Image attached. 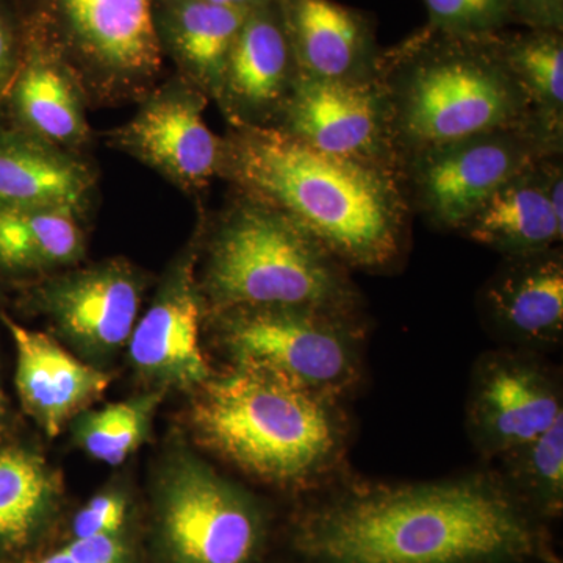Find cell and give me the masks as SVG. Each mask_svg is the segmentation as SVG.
I'll return each mask as SVG.
<instances>
[{
	"label": "cell",
	"mask_w": 563,
	"mask_h": 563,
	"mask_svg": "<svg viewBox=\"0 0 563 563\" xmlns=\"http://www.w3.org/2000/svg\"><path fill=\"white\" fill-rule=\"evenodd\" d=\"M298 540L317 563H506L543 551L512 493L481 476L346 493L307 515Z\"/></svg>",
	"instance_id": "obj_1"
},
{
	"label": "cell",
	"mask_w": 563,
	"mask_h": 563,
	"mask_svg": "<svg viewBox=\"0 0 563 563\" xmlns=\"http://www.w3.org/2000/svg\"><path fill=\"white\" fill-rule=\"evenodd\" d=\"M221 179L291 218L346 268H388L410 213L398 174L313 150L276 128L222 136Z\"/></svg>",
	"instance_id": "obj_2"
},
{
	"label": "cell",
	"mask_w": 563,
	"mask_h": 563,
	"mask_svg": "<svg viewBox=\"0 0 563 563\" xmlns=\"http://www.w3.org/2000/svg\"><path fill=\"white\" fill-rule=\"evenodd\" d=\"M499 33L455 35L426 24L384 51L377 80L398 166L481 133L532 129L544 140L504 57Z\"/></svg>",
	"instance_id": "obj_3"
},
{
	"label": "cell",
	"mask_w": 563,
	"mask_h": 563,
	"mask_svg": "<svg viewBox=\"0 0 563 563\" xmlns=\"http://www.w3.org/2000/svg\"><path fill=\"white\" fill-rule=\"evenodd\" d=\"M198 388L192 429L207 448L258 479L309 485L342 454L339 396L255 363H233Z\"/></svg>",
	"instance_id": "obj_4"
},
{
	"label": "cell",
	"mask_w": 563,
	"mask_h": 563,
	"mask_svg": "<svg viewBox=\"0 0 563 563\" xmlns=\"http://www.w3.org/2000/svg\"><path fill=\"white\" fill-rule=\"evenodd\" d=\"M199 213L203 313L268 306L357 313L346 266L287 214L239 191L213 218Z\"/></svg>",
	"instance_id": "obj_5"
},
{
	"label": "cell",
	"mask_w": 563,
	"mask_h": 563,
	"mask_svg": "<svg viewBox=\"0 0 563 563\" xmlns=\"http://www.w3.org/2000/svg\"><path fill=\"white\" fill-rule=\"evenodd\" d=\"M13 2L73 70L90 109L139 103L161 81L154 0Z\"/></svg>",
	"instance_id": "obj_6"
},
{
	"label": "cell",
	"mask_w": 563,
	"mask_h": 563,
	"mask_svg": "<svg viewBox=\"0 0 563 563\" xmlns=\"http://www.w3.org/2000/svg\"><path fill=\"white\" fill-rule=\"evenodd\" d=\"M210 314L233 363L268 366L339 398L361 376L363 335L355 313L268 306Z\"/></svg>",
	"instance_id": "obj_7"
},
{
	"label": "cell",
	"mask_w": 563,
	"mask_h": 563,
	"mask_svg": "<svg viewBox=\"0 0 563 563\" xmlns=\"http://www.w3.org/2000/svg\"><path fill=\"white\" fill-rule=\"evenodd\" d=\"M561 154L532 129L481 133L406 158L399 179L410 209L435 228L463 231L503 185Z\"/></svg>",
	"instance_id": "obj_8"
},
{
	"label": "cell",
	"mask_w": 563,
	"mask_h": 563,
	"mask_svg": "<svg viewBox=\"0 0 563 563\" xmlns=\"http://www.w3.org/2000/svg\"><path fill=\"white\" fill-rule=\"evenodd\" d=\"M209 102L190 81L174 74L141 99L131 120L106 132L107 144L199 198L220 177L224 147L222 136L203 120Z\"/></svg>",
	"instance_id": "obj_9"
},
{
	"label": "cell",
	"mask_w": 563,
	"mask_h": 563,
	"mask_svg": "<svg viewBox=\"0 0 563 563\" xmlns=\"http://www.w3.org/2000/svg\"><path fill=\"white\" fill-rule=\"evenodd\" d=\"M276 129L313 150L398 174L387 101L379 80L299 76Z\"/></svg>",
	"instance_id": "obj_10"
},
{
	"label": "cell",
	"mask_w": 563,
	"mask_h": 563,
	"mask_svg": "<svg viewBox=\"0 0 563 563\" xmlns=\"http://www.w3.org/2000/svg\"><path fill=\"white\" fill-rule=\"evenodd\" d=\"M163 526L181 563H250L262 536L247 499L196 462L181 463L169 477Z\"/></svg>",
	"instance_id": "obj_11"
},
{
	"label": "cell",
	"mask_w": 563,
	"mask_h": 563,
	"mask_svg": "<svg viewBox=\"0 0 563 563\" xmlns=\"http://www.w3.org/2000/svg\"><path fill=\"white\" fill-rule=\"evenodd\" d=\"M199 236L198 222L190 244L173 262L129 339L132 362L144 376L184 388L201 387L211 377L201 347L203 307L196 280Z\"/></svg>",
	"instance_id": "obj_12"
},
{
	"label": "cell",
	"mask_w": 563,
	"mask_h": 563,
	"mask_svg": "<svg viewBox=\"0 0 563 563\" xmlns=\"http://www.w3.org/2000/svg\"><path fill=\"white\" fill-rule=\"evenodd\" d=\"M146 282L128 261L111 258L51 276L35 302L63 335L88 350H118L140 318Z\"/></svg>",
	"instance_id": "obj_13"
},
{
	"label": "cell",
	"mask_w": 563,
	"mask_h": 563,
	"mask_svg": "<svg viewBox=\"0 0 563 563\" xmlns=\"http://www.w3.org/2000/svg\"><path fill=\"white\" fill-rule=\"evenodd\" d=\"M299 76L279 0H273L247 13L217 106L229 125L276 128Z\"/></svg>",
	"instance_id": "obj_14"
},
{
	"label": "cell",
	"mask_w": 563,
	"mask_h": 563,
	"mask_svg": "<svg viewBox=\"0 0 563 563\" xmlns=\"http://www.w3.org/2000/svg\"><path fill=\"white\" fill-rule=\"evenodd\" d=\"M468 417L481 450L503 457L563 417L561 390L539 363L490 355L474 376Z\"/></svg>",
	"instance_id": "obj_15"
},
{
	"label": "cell",
	"mask_w": 563,
	"mask_h": 563,
	"mask_svg": "<svg viewBox=\"0 0 563 563\" xmlns=\"http://www.w3.org/2000/svg\"><path fill=\"white\" fill-rule=\"evenodd\" d=\"M20 24V62L0 101L9 109L7 125L63 150L87 154L95 136L87 117L90 106L79 80L43 33L21 14Z\"/></svg>",
	"instance_id": "obj_16"
},
{
	"label": "cell",
	"mask_w": 563,
	"mask_h": 563,
	"mask_svg": "<svg viewBox=\"0 0 563 563\" xmlns=\"http://www.w3.org/2000/svg\"><path fill=\"white\" fill-rule=\"evenodd\" d=\"M299 74L312 79H376L384 51L365 11L335 0H279Z\"/></svg>",
	"instance_id": "obj_17"
},
{
	"label": "cell",
	"mask_w": 563,
	"mask_h": 563,
	"mask_svg": "<svg viewBox=\"0 0 563 563\" xmlns=\"http://www.w3.org/2000/svg\"><path fill=\"white\" fill-rule=\"evenodd\" d=\"M98 180V169L87 154L0 125V202L73 210L85 217Z\"/></svg>",
	"instance_id": "obj_18"
},
{
	"label": "cell",
	"mask_w": 563,
	"mask_h": 563,
	"mask_svg": "<svg viewBox=\"0 0 563 563\" xmlns=\"http://www.w3.org/2000/svg\"><path fill=\"white\" fill-rule=\"evenodd\" d=\"M16 347V387L22 406L47 435L60 433L79 410L103 395L110 374L74 357L47 333L3 317Z\"/></svg>",
	"instance_id": "obj_19"
},
{
	"label": "cell",
	"mask_w": 563,
	"mask_h": 563,
	"mask_svg": "<svg viewBox=\"0 0 563 563\" xmlns=\"http://www.w3.org/2000/svg\"><path fill=\"white\" fill-rule=\"evenodd\" d=\"M250 11L201 0H154L152 20L163 60L217 102L233 43Z\"/></svg>",
	"instance_id": "obj_20"
},
{
	"label": "cell",
	"mask_w": 563,
	"mask_h": 563,
	"mask_svg": "<svg viewBox=\"0 0 563 563\" xmlns=\"http://www.w3.org/2000/svg\"><path fill=\"white\" fill-rule=\"evenodd\" d=\"M484 310L509 339L555 343L563 331V262L554 250L507 257L484 290Z\"/></svg>",
	"instance_id": "obj_21"
},
{
	"label": "cell",
	"mask_w": 563,
	"mask_h": 563,
	"mask_svg": "<svg viewBox=\"0 0 563 563\" xmlns=\"http://www.w3.org/2000/svg\"><path fill=\"white\" fill-rule=\"evenodd\" d=\"M547 158L503 185L462 232L507 257L554 250L562 242L563 220L544 190Z\"/></svg>",
	"instance_id": "obj_22"
},
{
	"label": "cell",
	"mask_w": 563,
	"mask_h": 563,
	"mask_svg": "<svg viewBox=\"0 0 563 563\" xmlns=\"http://www.w3.org/2000/svg\"><path fill=\"white\" fill-rule=\"evenodd\" d=\"M84 214L0 202V266L14 273L69 268L84 258Z\"/></svg>",
	"instance_id": "obj_23"
},
{
	"label": "cell",
	"mask_w": 563,
	"mask_h": 563,
	"mask_svg": "<svg viewBox=\"0 0 563 563\" xmlns=\"http://www.w3.org/2000/svg\"><path fill=\"white\" fill-rule=\"evenodd\" d=\"M504 57L531 107L537 129L562 150L563 32L525 29L499 33Z\"/></svg>",
	"instance_id": "obj_24"
},
{
	"label": "cell",
	"mask_w": 563,
	"mask_h": 563,
	"mask_svg": "<svg viewBox=\"0 0 563 563\" xmlns=\"http://www.w3.org/2000/svg\"><path fill=\"white\" fill-rule=\"evenodd\" d=\"M51 493V476L41 459L20 450H0V547L29 539Z\"/></svg>",
	"instance_id": "obj_25"
},
{
	"label": "cell",
	"mask_w": 563,
	"mask_h": 563,
	"mask_svg": "<svg viewBox=\"0 0 563 563\" xmlns=\"http://www.w3.org/2000/svg\"><path fill=\"white\" fill-rule=\"evenodd\" d=\"M158 396L111 404L90 415L80 428L85 450L109 465H120L140 446Z\"/></svg>",
	"instance_id": "obj_26"
},
{
	"label": "cell",
	"mask_w": 563,
	"mask_h": 563,
	"mask_svg": "<svg viewBox=\"0 0 563 563\" xmlns=\"http://www.w3.org/2000/svg\"><path fill=\"white\" fill-rule=\"evenodd\" d=\"M509 477L544 509L558 512L563 499V417L532 442L503 455Z\"/></svg>",
	"instance_id": "obj_27"
},
{
	"label": "cell",
	"mask_w": 563,
	"mask_h": 563,
	"mask_svg": "<svg viewBox=\"0 0 563 563\" xmlns=\"http://www.w3.org/2000/svg\"><path fill=\"white\" fill-rule=\"evenodd\" d=\"M428 25L455 35H493L514 24L509 0H422Z\"/></svg>",
	"instance_id": "obj_28"
},
{
	"label": "cell",
	"mask_w": 563,
	"mask_h": 563,
	"mask_svg": "<svg viewBox=\"0 0 563 563\" xmlns=\"http://www.w3.org/2000/svg\"><path fill=\"white\" fill-rule=\"evenodd\" d=\"M128 515V504L117 493H103L92 498L74 518V539L117 536Z\"/></svg>",
	"instance_id": "obj_29"
},
{
	"label": "cell",
	"mask_w": 563,
	"mask_h": 563,
	"mask_svg": "<svg viewBox=\"0 0 563 563\" xmlns=\"http://www.w3.org/2000/svg\"><path fill=\"white\" fill-rule=\"evenodd\" d=\"M124 547L117 536L74 539L62 550L31 563H122Z\"/></svg>",
	"instance_id": "obj_30"
},
{
	"label": "cell",
	"mask_w": 563,
	"mask_h": 563,
	"mask_svg": "<svg viewBox=\"0 0 563 563\" xmlns=\"http://www.w3.org/2000/svg\"><path fill=\"white\" fill-rule=\"evenodd\" d=\"M21 52L20 14L13 0H0V101L16 70Z\"/></svg>",
	"instance_id": "obj_31"
},
{
	"label": "cell",
	"mask_w": 563,
	"mask_h": 563,
	"mask_svg": "<svg viewBox=\"0 0 563 563\" xmlns=\"http://www.w3.org/2000/svg\"><path fill=\"white\" fill-rule=\"evenodd\" d=\"M514 24L563 32V0H509Z\"/></svg>",
	"instance_id": "obj_32"
},
{
	"label": "cell",
	"mask_w": 563,
	"mask_h": 563,
	"mask_svg": "<svg viewBox=\"0 0 563 563\" xmlns=\"http://www.w3.org/2000/svg\"><path fill=\"white\" fill-rule=\"evenodd\" d=\"M201 2L225 7V9L251 11L266 5V3L273 2V0H201Z\"/></svg>",
	"instance_id": "obj_33"
},
{
	"label": "cell",
	"mask_w": 563,
	"mask_h": 563,
	"mask_svg": "<svg viewBox=\"0 0 563 563\" xmlns=\"http://www.w3.org/2000/svg\"><path fill=\"white\" fill-rule=\"evenodd\" d=\"M3 413H5V410H3L2 391H0V428H2Z\"/></svg>",
	"instance_id": "obj_34"
}]
</instances>
